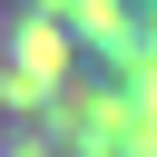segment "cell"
<instances>
[{"mask_svg":"<svg viewBox=\"0 0 157 157\" xmlns=\"http://www.w3.org/2000/svg\"><path fill=\"white\" fill-rule=\"evenodd\" d=\"M137 128H147V157H157V49H147V78H137Z\"/></svg>","mask_w":157,"mask_h":157,"instance_id":"6da1fadb","label":"cell"}]
</instances>
